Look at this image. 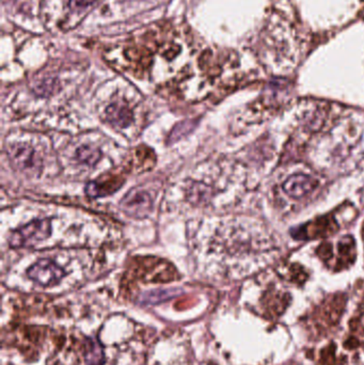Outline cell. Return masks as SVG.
<instances>
[{
    "mask_svg": "<svg viewBox=\"0 0 364 365\" xmlns=\"http://www.w3.org/2000/svg\"><path fill=\"white\" fill-rule=\"evenodd\" d=\"M51 231L49 219H37L14 231L10 237L9 244L12 248H29L49 238Z\"/></svg>",
    "mask_w": 364,
    "mask_h": 365,
    "instance_id": "cell-1",
    "label": "cell"
},
{
    "mask_svg": "<svg viewBox=\"0 0 364 365\" xmlns=\"http://www.w3.org/2000/svg\"><path fill=\"white\" fill-rule=\"evenodd\" d=\"M8 156L12 166L24 173L37 174L41 170V161L37 159L35 150L26 144L13 145L8 149Z\"/></svg>",
    "mask_w": 364,
    "mask_h": 365,
    "instance_id": "cell-2",
    "label": "cell"
},
{
    "mask_svg": "<svg viewBox=\"0 0 364 365\" xmlns=\"http://www.w3.org/2000/svg\"><path fill=\"white\" fill-rule=\"evenodd\" d=\"M27 275L40 285L51 286L59 283L63 278L64 271L53 261L44 259L33 264L27 271Z\"/></svg>",
    "mask_w": 364,
    "mask_h": 365,
    "instance_id": "cell-3",
    "label": "cell"
},
{
    "mask_svg": "<svg viewBox=\"0 0 364 365\" xmlns=\"http://www.w3.org/2000/svg\"><path fill=\"white\" fill-rule=\"evenodd\" d=\"M152 207L151 197L143 190H133L121 202V209L135 218H145L151 213Z\"/></svg>",
    "mask_w": 364,
    "mask_h": 365,
    "instance_id": "cell-4",
    "label": "cell"
},
{
    "mask_svg": "<svg viewBox=\"0 0 364 365\" xmlns=\"http://www.w3.org/2000/svg\"><path fill=\"white\" fill-rule=\"evenodd\" d=\"M317 185V180L311 175L294 174L283 182L282 188L291 198L299 199L313 192Z\"/></svg>",
    "mask_w": 364,
    "mask_h": 365,
    "instance_id": "cell-5",
    "label": "cell"
},
{
    "mask_svg": "<svg viewBox=\"0 0 364 365\" xmlns=\"http://www.w3.org/2000/svg\"><path fill=\"white\" fill-rule=\"evenodd\" d=\"M106 118L116 128H124L132 123L133 113L126 104L119 101V103L111 104L106 109Z\"/></svg>",
    "mask_w": 364,
    "mask_h": 365,
    "instance_id": "cell-6",
    "label": "cell"
},
{
    "mask_svg": "<svg viewBox=\"0 0 364 365\" xmlns=\"http://www.w3.org/2000/svg\"><path fill=\"white\" fill-rule=\"evenodd\" d=\"M336 230V225L332 219L328 218H322L320 221H316L315 223L311 225H305V228H301L297 234H301V238H315L318 236H325L328 233H332Z\"/></svg>",
    "mask_w": 364,
    "mask_h": 365,
    "instance_id": "cell-7",
    "label": "cell"
},
{
    "mask_svg": "<svg viewBox=\"0 0 364 365\" xmlns=\"http://www.w3.org/2000/svg\"><path fill=\"white\" fill-rule=\"evenodd\" d=\"M76 156L80 163L87 166H95L101 159L102 153L99 149L95 148V147L84 145V147L77 149Z\"/></svg>",
    "mask_w": 364,
    "mask_h": 365,
    "instance_id": "cell-8",
    "label": "cell"
},
{
    "mask_svg": "<svg viewBox=\"0 0 364 365\" xmlns=\"http://www.w3.org/2000/svg\"><path fill=\"white\" fill-rule=\"evenodd\" d=\"M178 290H153L150 293L143 294L141 300H142V304H158L164 300L170 299L174 296L178 295Z\"/></svg>",
    "mask_w": 364,
    "mask_h": 365,
    "instance_id": "cell-9",
    "label": "cell"
},
{
    "mask_svg": "<svg viewBox=\"0 0 364 365\" xmlns=\"http://www.w3.org/2000/svg\"><path fill=\"white\" fill-rule=\"evenodd\" d=\"M86 362L88 365H102L104 363V352L97 342H90L87 348Z\"/></svg>",
    "mask_w": 364,
    "mask_h": 365,
    "instance_id": "cell-10",
    "label": "cell"
},
{
    "mask_svg": "<svg viewBox=\"0 0 364 365\" xmlns=\"http://www.w3.org/2000/svg\"><path fill=\"white\" fill-rule=\"evenodd\" d=\"M97 1L99 0H70V7L72 9H85Z\"/></svg>",
    "mask_w": 364,
    "mask_h": 365,
    "instance_id": "cell-11",
    "label": "cell"
}]
</instances>
